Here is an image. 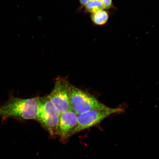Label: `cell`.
Segmentation results:
<instances>
[{"label": "cell", "mask_w": 159, "mask_h": 159, "mask_svg": "<svg viewBox=\"0 0 159 159\" xmlns=\"http://www.w3.org/2000/svg\"><path fill=\"white\" fill-rule=\"evenodd\" d=\"M108 13L104 10L92 13L91 16V19L93 22L97 25H104L108 20Z\"/></svg>", "instance_id": "cell-8"}, {"label": "cell", "mask_w": 159, "mask_h": 159, "mask_svg": "<svg viewBox=\"0 0 159 159\" xmlns=\"http://www.w3.org/2000/svg\"><path fill=\"white\" fill-rule=\"evenodd\" d=\"M89 1L90 0H79L80 3L81 7H85V6Z\"/></svg>", "instance_id": "cell-10"}, {"label": "cell", "mask_w": 159, "mask_h": 159, "mask_svg": "<svg viewBox=\"0 0 159 159\" xmlns=\"http://www.w3.org/2000/svg\"><path fill=\"white\" fill-rule=\"evenodd\" d=\"M68 89L72 110L77 115L93 109L106 108L92 95L68 83Z\"/></svg>", "instance_id": "cell-3"}, {"label": "cell", "mask_w": 159, "mask_h": 159, "mask_svg": "<svg viewBox=\"0 0 159 159\" xmlns=\"http://www.w3.org/2000/svg\"><path fill=\"white\" fill-rule=\"evenodd\" d=\"M38 113L36 120L52 136L58 135L61 113L51 102L48 95L39 97Z\"/></svg>", "instance_id": "cell-2"}, {"label": "cell", "mask_w": 159, "mask_h": 159, "mask_svg": "<svg viewBox=\"0 0 159 159\" xmlns=\"http://www.w3.org/2000/svg\"><path fill=\"white\" fill-rule=\"evenodd\" d=\"M39 97L21 98L11 95L7 102L0 106V116L3 119L14 118L20 120H36Z\"/></svg>", "instance_id": "cell-1"}, {"label": "cell", "mask_w": 159, "mask_h": 159, "mask_svg": "<svg viewBox=\"0 0 159 159\" xmlns=\"http://www.w3.org/2000/svg\"><path fill=\"white\" fill-rule=\"evenodd\" d=\"M85 11L94 13L104 9L102 0H90L85 6Z\"/></svg>", "instance_id": "cell-7"}, {"label": "cell", "mask_w": 159, "mask_h": 159, "mask_svg": "<svg viewBox=\"0 0 159 159\" xmlns=\"http://www.w3.org/2000/svg\"><path fill=\"white\" fill-rule=\"evenodd\" d=\"M124 111L121 108L93 109L78 115L77 124L73 135L85 129L96 126L111 115Z\"/></svg>", "instance_id": "cell-4"}, {"label": "cell", "mask_w": 159, "mask_h": 159, "mask_svg": "<svg viewBox=\"0 0 159 159\" xmlns=\"http://www.w3.org/2000/svg\"><path fill=\"white\" fill-rule=\"evenodd\" d=\"M68 82L65 78L57 77L55 80L54 87L48 95L51 102L61 114L72 110L68 89Z\"/></svg>", "instance_id": "cell-5"}, {"label": "cell", "mask_w": 159, "mask_h": 159, "mask_svg": "<svg viewBox=\"0 0 159 159\" xmlns=\"http://www.w3.org/2000/svg\"><path fill=\"white\" fill-rule=\"evenodd\" d=\"M104 9L110 8L112 6V0H102Z\"/></svg>", "instance_id": "cell-9"}, {"label": "cell", "mask_w": 159, "mask_h": 159, "mask_svg": "<svg viewBox=\"0 0 159 159\" xmlns=\"http://www.w3.org/2000/svg\"><path fill=\"white\" fill-rule=\"evenodd\" d=\"M78 115L72 110L61 114L58 126V135L62 142H65L73 136L77 126Z\"/></svg>", "instance_id": "cell-6"}]
</instances>
